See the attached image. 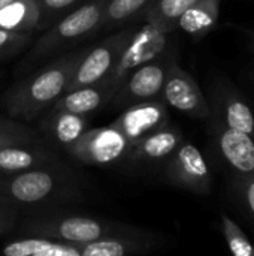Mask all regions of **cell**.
<instances>
[{
  "label": "cell",
  "instance_id": "obj_1",
  "mask_svg": "<svg viewBox=\"0 0 254 256\" xmlns=\"http://www.w3.org/2000/svg\"><path fill=\"white\" fill-rule=\"evenodd\" d=\"M87 180L63 160L25 172L0 176V198L19 214L66 210L85 201Z\"/></svg>",
  "mask_w": 254,
  "mask_h": 256
},
{
  "label": "cell",
  "instance_id": "obj_2",
  "mask_svg": "<svg viewBox=\"0 0 254 256\" xmlns=\"http://www.w3.org/2000/svg\"><path fill=\"white\" fill-rule=\"evenodd\" d=\"M85 51L87 46L67 51L36 72L18 80L3 99L9 117L31 122L51 108L66 92L69 80Z\"/></svg>",
  "mask_w": 254,
  "mask_h": 256
},
{
  "label": "cell",
  "instance_id": "obj_3",
  "mask_svg": "<svg viewBox=\"0 0 254 256\" xmlns=\"http://www.w3.org/2000/svg\"><path fill=\"white\" fill-rule=\"evenodd\" d=\"M135 230L138 228L123 222L78 214L69 212V208L19 214L13 228L18 236H40L76 244L90 243L102 237L130 232Z\"/></svg>",
  "mask_w": 254,
  "mask_h": 256
},
{
  "label": "cell",
  "instance_id": "obj_4",
  "mask_svg": "<svg viewBox=\"0 0 254 256\" xmlns=\"http://www.w3.org/2000/svg\"><path fill=\"white\" fill-rule=\"evenodd\" d=\"M108 2L109 0H87L54 21L34 42L19 69H30L60 51L70 50L81 40L100 30Z\"/></svg>",
  "mask_w": 254,
  "mask_h": 256
},
{
  "label": "cell",
  "instance_id": "obj_5",
  "mask_svg": "<svg viewBox=\"0 0 254 256\" xmlns=\"http://www.w3.org/2000/svg\"><path fill=\"white\" fill-rule=\"evenodd\" d=\"M168 34L169 33L166 30L148 20H145V24L139 28L133 30L112 70L103 81L112 96L133 70L151 60L159 58L168 51Z\"/></svg>",
  "mask_w": 254,
  "mask_h": 256
},
{
  "label": "cell",
  "instance_id": "obj_6",
  "mask_svg": "<svg viewBox=\"0 0 254 256\" xmlns=\"http://www.w3.org/2000/svg\"><path fill=\"white\" fill-rule=\"evenodd\" d=\"M129 148L130 144L127 140L109 124L103 128H88L64 152L81 165L111 166L121 164Z\"/></svg>",
  "mask_w": 254,
  "mask_h": 256
},
{
  "label": "cell",
  "instance_id": "obj_7",
  "mask_svg": "<svg viewBox=\"0 0 254 256\" xmlns=\"http://www.w3.org/2000/svg\"><path fill=\"white\" fill-rule=\"evenodd\" d=\"M174 62H177L175 54L166 51L159 58L151 60L133 70L112 96V106L123 110L133 104L159 99Z\"/></svg>",
  "mask_w": 254,
  "mask_h": 256
},
{
  "label": "cell",
  "instance_id": "obj_8",
  "mask_svg": "<svg viewBox=\"0 0 254 256\" xmlns=\"http://www.w3.org/2000/svg\"><path fill=\"white\" fill-rule=\"evenodd\" d=\"M133 30L135 28H120L102 42L87 46V51L78 62L66 90L105 81Z\"/></svg>",
  "mask_w": 254,
  "mask_h": 256
},
{
  "label": "cell",
  "instance_id": "obj_9",
  "mask_svg": "<svg viewBox=\"0 0 254 256\" xmlns=\"http://www.w3.org/2000/svg\"><path fill=\"white\" fill-rule=\"evenodd\" d=\"M166 180L180 189L196 195H208L211 192V171L202 152L190 141H181L163 166Z\"/></svg>",
  "mask_w": 254,
  "mask_h": 256
},
{
  "label": "cell",
  "instance_id": "obj_10",
  "mask_svg": "<svg viewBox=\"0 0 254 256\" xmlns=\"http://www.w3.org/2000/svg\"><path fill=\"white\" fill-rule=\"evenodd\" d=\"M183 140L181 130L168 123L162 129L133 144L123 159V164L135 172H147L163 168Z\"/></svg>",
  "mask_w": 254,
  "mask_h": 256
},
{
  "label": "cell",
  "instance_id": "obj_11",
  "mask_svg": "<svg viewBox=\"0 0 254 256\" xmlns=\"http://www.w3.org/2000/svg\"><path fill=\"white\" fill-rule=\"evenodd\" d=\"M162 100L193 118H208L211 110L196 80L177 62L172 63L160 94Z\"/></svg>",
  "mask_w": 254,
  "mask_h": 256
},
{
  "label": "cell",
  "instance_id": "obj_12",
  "mask_svg": "<svg viewBox=\"0 0 254 256\" xmlns=\"http://www.w3.org/2000/svg\"><path fill=\"white\" fill-rule=\"evenodd\" d=\"M169 123L168 105L159 99H151L123 108L118 117L111 123L130 144H136L147 135L162 129Z\"/></svg>",
  "mask_w": 254,
  "mask_h": 256
},
{
  "label": "cell",
  "instance_id": "obj_13",
  "mask_svg": "<svg viewBox=\"0 0 254 256\" xmlns=\"http://www.w3.org/2000/svg\"><path fill=\"white\" fill-rule=\"evenodd\" d=\"M57 160H61L57 148L39 140L9 144L0 148V176L25 172Z\"/></svg>",
  "mask_w": 254,
  "mask_h": 256
},
{
  "label": "cell",
  "instance_id": "obj_14",
  "mask_svg": "<svg viewBox=\"0 0 254 256\" xmlns=\"http://www.w3.org/2000/svg\"><path fill=\"white\" fill-rule=\"evenodd\" d=\"M157 248L153 234L138 228L130 232L102 237L81 244V256H127L144 255Z\"/></svg>",
  "mask_w": 254,
  "mask_h": 256
},
{
  "label": "cell",
  "instance_id": "obj_15",
  "mask_svg": "<svg viewBox=\"0 0 254 256\" xmlns=\"http://www.w3.org/2000/svg\"><path fill=\"white\" fill-rule=\"evenodd\" d=\"M88 129L87 116L48 108L39 122V132L55 147L66 150Z\"/></svg>",
  "mask_w": 254,
  "mask_h": 256
},
{
  "label": "cell",
  "instance_id": "obj_16",
  "mask_svg": "<svg viewBox=\"0 0 254 256\" xmlns=\"http://www.w3.org/2000/svg\"><path fill=\"white\" fill-rule=\"evenodd\" d=\"M216 140L225 162L240 178L254 176V140L252 135L226 126L219 129Z\"/></svg>",
  "mask_w": 254,
  "mask_h": 256
},
{
  "label": "cell",
  "instance_id": "obj_17",
  "mask_svg": "<svg viewBox=\"0 0 254 256\" xmlns=\"http://www.w3.org/2000/svg\"><path fill=\"white\" fill-rule=\"evenodd\" d=\"M4 256H81V244L40 236H19L0 249Z\"/></svg>",
  "mask_w": 254,
  "mask_h": 256
},
{
  "label": "cell",
  "instance_id": "obj_18",
  "mask_svg": "<svg viewBox=\"0 0 254 256\" xmlns=\"http://www.w3.org/2000/svg\"><path fill=\"white\" fill-rule=\"evenodd\" d=\"M111 99L112 94L109 93L106 84L102 81L66 90L52 104L51 108L75 112L79 116H88L102 110L105 105L111 104Z\"/></svg>",
  "mask_w": 254,
  "mask_h": 256
},
{
  "label": "cell",
  "instance_id": "obj_19",
  "mask_svg": "<svg viewBox=\"0 0 254 256\" xmlns=\"http://www.w3.org/2000/svg\"><path fill=\"white\" fill-rule=\"evenodd\" d=\"M222 0H195L180 15L175 28H181L193 39H201L214 30L220 16Z\"/></svg>",
  "mask_w": 254,
  "mask_h": 256
},
{
  "label": "cell",
  "instance_id": "obj_20",
  "mask_svg": "<svg viewBox=\"0 0 254 256\" xmlns=\"http://www.w3.org/2000/svg\"><path fill=\"white\" fill-rule=\"evenodd\" d=\"M40 9L37 0H12L0 8V27L19 32L33 33L39 30Z\"/></svg>",
  "mask_w": 254,
  "mask_h": 256
},
{
  "label": "cell",
  "instance_id": "obj_21",
  "mask_svg": "<svg viewBox=\"0 0 254 256\" xmlns=\"http://www.w3.org/2000/svg\"><path fill=\"white\" fill-rule=\"evenodd\" d=\"M156 0H109L100 28H118L145 18Z\"/></svg>",
  "mask_w": 254,
  "mask_h": 256
},
{
  "label": "cell",
  "instance_id": "obj_22",
  "mask_svg": "<svg viewBox=\"0 0 254 256\" xmlns=\"http://www.w3.org/2000/svg\"><path fill=\"white\" fill-rule=\"evenodd\" d=\"M195 0H156L148 9L145 20L157 24L168 33L175 30L180 15L189 8Z\"/></svg>",
  "mask_w": 254,
  "mask_h": 256
},
{
  "label": "cell",
  "instance_id": "obj_23",
  "mask_svg": "<svg viewBox=\"0 0 254 256\" xmlns=\"http://www.w3.org/2000/svg\"><path fill=\"white\" fill-rule=\"evenodd\" d=\"M223 116L228 128L254 136V114L243 99L237 96L226 98L223 105Z\"/></svg>",
  "mask_w": 254,
  "mask_h": 256
},
{
  "label": "cell",
  "instance_id": "obj_24",
  "mask_svg": "<svg viewBox=\"0 0 254 256\" xmlns=\"http://www.w3.org/2000/svg\"><path fill=\"white\" fill-rule=\"evenodd\" d=\"M222 232L229 246V250L235 256H254V244L246 236L241 226L222 212Z\"/></svg>",
  "mask_w": 254,
  "mask_h": 256
},
{
  "label": "cell",
  "instance_id": "obj_25",
  "mask_svg": "<svg viewBox=\"0 0 254 256\" xmlns=\"http://www.w3.org/2000/svg\"><path fill=\"white\" fill-rule=\"evenodd\" d=\"M37 140L36 130L24 122L15 118H0V148L15 142H27Z\"/></svg>",
  "mask_w": 254,
  "mask_h": 256
},
{
  "label": "cell",
  "instance_id": "obj_26",
  "mask_svg": "<svg viewBox=\"0 0 254 256\" xmlns=\"http://www.w3.org/2000/svg\"><path fill=\"white\" fill-rule=\"evenodd\" d=\"M40 9L39 30L48 28L54 21L61 18L64 14L79 6L87 0H37Z\"/></svg>",
  "mask_w": 254,
  "mask_h": 256
},
{
  "label": "cell",
  "instance_id": "obj_27",
  "mask_svg": "<svg viewBox=\"0 0 254 256\" xmlns=\"http://www.w3.org/2000/svg\"><path fill=\"white\" fill-rule=\"evenodd\" d=\"M31 40V33L10 32L0 27V60L13 57Z\"/></svg>",
  "mask_w": 254,
  "mask_h": 256
},
{
  "label": "cell",
  "instance_id": "obj_28",
  "mask_svg": "<svg viewBox=\"0 0 254 256\" xmlns=\"http://www.w3.org/2000/svg\"><path fill=\"white\" fill-rule=\"evenodd\" d=\"M18 218H19V212L12 204L0 198V237L6 232L13 231Z\"/></svg>",
  "mask_w": 254,
  "mask_h": 256
},
{
  "label": "cell",
  "instance_id": "obj_29",
  "mask_svg": "<svg viewBox=\"0 0 254 256\" xmlns=\"http://www.w3.org/2000/svg\"><path fill=\"white\" fill-rule=\"evenodd\" d=\"M240 192L247 206V210L254 219V176L240 178Z\"/></svg>",
  "mask_w": 254,
  "mask_h": 256
},
{
  "label": "cell",
  "instance_id": "obj_30",
  "mask_svg": "<svg viewBox=\"0 0 254 256\" xmlns=\"http://www.w3.org/2000/svg\"><path fill=\"white\" fill-rule=\"evenodd\" d=\"M12 0H0V8H3V6H6L7 3H10Z\"/></svg>",
  "mask_w": 254,
  "mask_h": 256
}]
</instances>
